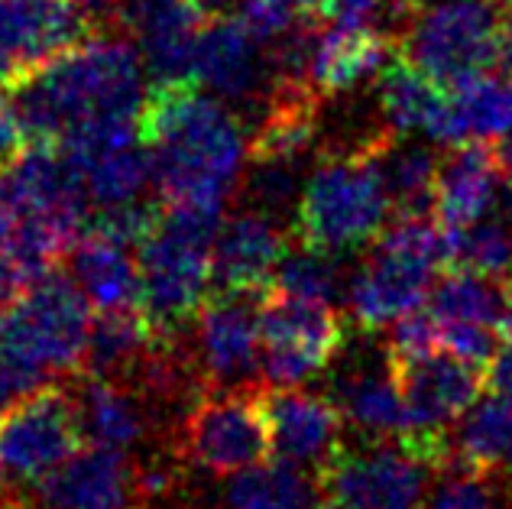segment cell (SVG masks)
I'll return each instance as SVG.
<instances>
[{
  "label": "cell",
  "instance_id": "cell-1",
  "mask_svg": "<svg viewBox=\"0 0 512 509\" xmlns=\"http://www.w3.org/2000/svg\"><path fill=\"white\" fill-rule=\"evenodd\" d=\"M140 137L169 205L224 208L250 156L244 120L192 82L153 85L140 111Z\"/></svg>",
  "mask_w": 512,
  "mask_h": 509
},
{
  "label": "cell",
  "instance_id": "cell-2",
  "mask_svg": "<svg viewBox=\"0 0 512 509\" xmlns=\"http://www.w3.org/2000/svg\"><path fill=\"white\" fill-rule=\"evenodd\" d=\"M143 56L111 33H88L36 75L13 85L30 143H62L91 120H140L146 104Z\"/></svg>",
  "mask_w": 512,
  "mask_h": 509
},
{
  "label": "cell",
  "instance_id": "cell-3",
  "mask_svg": "<svg viewBox=\"0 0 512 509\" xmlns=\"http://www.w3.org/2000/svg\"><path fill=\"white\" fill-rule=\"evenodd\" d=\"M221 208L169 205L137 247L143 312L159 338H182L214 292V240Z\"/></svg>",
  "mask_w": 512,
  "mask_h": 509
},
{
  "label": "cell",
  "instance_id": "cell-4",
  "mask_svg": "<svg viewBox=\"0 0 512 509\" xmlns=\"http://www.w3.org/2000/svg\"><path fill=\"white\" fill-rule=\"evenodd\" d=\"M386 137H393V130L373 137L360 150L325 159L308 176L299 208H295V244L325 253H350L373 244L386 231L393 198H389L380 159H376V150Z\"/></svg>",
  "mask_w": 512,
  "mask_h": 509
},
{
  "label": "cell",
  "instance_id": "cell-5",
  "mask_svg": "<svg viewBox=\"0 0 512 509\" xmlns=\"http://www.w3.org/2000/svg\"><path fill=\"white\" fill-rule=\"evenodd\" d=\"M448 266V231L435 218H396L373 240L370 257L350 276V321L376 334L428 302L438 273Z\"/></svg>",
  "mask_w": 512,
  "mask_h": 509
},
{
  "label": "cell",
  "instance_id": "cell-6",
  "mask_svg": "<svg viewBox=\"0 0 512 509\" xmlns=\"http://www.w3.org/2000/svg\"><path fill=\"white\" fill-rule=\"evenodd\" d=\"M512 33L506 0H441L428 4L399 33V52L444 88L500 69Z\"/></svg>",
  "mask_w": 512,
  "mask_h": 509
},
{
  "label": "cell",
  "instance_id": "cell-7",
  "mask_svg": "<svg viewBox=\"0 0 512 509\" xmlns=\"http://www.w3.org/2000/svg\"><path fill=\"white\" fill-rule=\"evenodd\" d=\"M85 448L69 380H52L0 412V509Z\"/></svg>",
  "mask_w": 512,
  "mask_h": 509
},
{
  "label": "cell",
  "instance_id": "cell-8",
  "mask_svg": "<svg viewBox=\"0 0 512 509\" xmlns=\"http://www.w3.org/2000/svg\"><path fill=\"white\" fill-rule=\"evenodd\" d=\"M175 454L188 471L231 477L273 458L266 386L201 390L175 435Z\"/></svg>",
  "mask_w": 512,
  "mask_h": 509
},
{
  "label": "cell",
  "instance_id": "cell-9",
  "mask_svg": "<svg viewBox=\"0 0 512 509\" xmlns=\"http://www.w3.org/2000/svg\"><path fill=\"white\" fill-rule=\"evenodd\" d=\"M78 279L52 270L10 308L0 338L39 364L49 380H69L85 367L91 315Z\"/></svg>",
  "mask_w": 512,
  "mask_h": 509
},
{
  "label": "cell",
  "instance_id": "cell-10",
  "mask_svg": "<svg viewBox=\"0 0 512 509\" xmlns=\"http://www.w3.org/2000/svg\"><path fill=\"white\" fill-rule=\"evenodd\" d=\"M263 383L305 386L321 377L347 344V318L338 305L295 299L269 289L260 299Z\"/></svg>",
  "mask_w": 512,
  "mask_h": 509
},
{
  "label": "cell",
  "instance_id": "cell-11",
  "mask_svg": "<svg viewBox=\"0 0 512 509\" xmlns=\"http://www.w3.org/2000/svg\"><path fill=\"white\" fill-rule=\"evenodd\" d=\"M435 467L415 458L396 438H363L338 451L318 474L321 493L341 509H425Z\"/></svg>",
  "mask_w": 512,
  "mask_h": 509
},
{
  "label": "cell",
  "instance_id": "cell-12",
  "mask_svg": "<svg viewBox=\"0 0 512 509\" xmlns=\"http://www.w3.org/2000/svg\"><path fill=\"white\" fill-rule=\"evenodd\" d=\"M17 503L23 509H156V493L146 458L88 445Z\"/></svg>",
  "mask_w": 512,
  "mask_h": 509
},
{
  "label": "cell",
  "instance_id": "cell-13",
  "mask_svg": "<svg viewBox=\"0 0 512 509\" xmlns=\"http://www.w3.org/2000/svg\"><path fill=\"white\" fill-rule=\"evenodd\" d=\"M260 299L214 292L195 318L192 354L205 390L218 386H260L263 383V341H260ZM266 386V383H263Z\"/></svg>",
  "mask_w": 512,
  "mask_h": 509
},
{
  "label": "cell",
  "instance_id": "cell-14",
  "mask_svg": "<svg viewBox=\"0 0 512 509\" xmlns=\"http://www.w3.org/2000/svg\"><path fill=\"white\" fill-rule=\"evenodd\" d=\"M88 36L75 0H0V85H20Z\"/></svg>",
  "mask_w": 512,
  "mask_h": 509
},
{
  "label": "cell",
  "instance_id": "cell-15",
  "mask_svg": "<svg viewBox=\"0 0 512 509\" xmlns=\"http://www.w3.org/2000/svg\"><path fill=\"white\" fill-rule=\"evenodd\" d=\"M292 234L260 208L234 211L221 221L214 240V292L224 296H266L282 260L292 250ZM211 292V296H214Z\"/></svg>",
  "mask_w": 512,
  "mask_h": 509
},
{
  "label": "cell",
  "instance_id": "cell-16",
  "mask_svg": "<svg viewBox=\"0 0 512 509\" xmlns=\"http://www.w3.org/2000/svg\"><path fill=\"white\" fill-rule=\"evenodd\" d=\"M273 458L299 464L315 477L344 448V412L331 396L305 386H266Z\"/></svg>",
  "mask_w": 512,
  "mask_h": 509
},
{
  "label": "cell",
  "instance_id": "cell-17",
  "mask_svg": "<svg viewBox=\"0 0 512 509\" xmlns=\"http://www.w3.org/2000/svg\"><path fill=\"white\" fill-rule=\"evenodd\" d=\"M120 17L137 39L153 82H192L205 17L192 0H124Z\"/></svg>",
  "mask_w": 512,
  "mask_h": 509
},
{
  "label": "cell",
  "instance_id": "cell-18",
  "mask_svg": "<svg viewBox=\"0 0 512 509\" xmlns=\"http://www.w3.org/2000/svg\"><path fill=\"white\" fill-rule=\"evenodd\" d=\"M195 82L221 101H260L273 82L269 46L237 17L211 23L198 39Z\"/></svg>",
  "mask_w": 512,
  "mask_h": 509
},
{
  "label": "cell",
  "instance_id": "cell-19",
  "mask_svg": "<svg viewBox=\"0 0 512 509\" xmlns=\"http://www.w3.org/2000/svg\"><path fill=\"white\" fill-rule=\"evenodd\" d=\"M376 101L393 133L419 130L431 143L451 146V88L435 82L399 49L376 75Z\"/></svg>",
  "mask_w": 512,
  "mask_h": 509
},
{
  "label": "cell",
  "instance_id": "cell-20",
  "mask_svg": "<svg viewBox=\"0 0 512 509\" xmlns=\"http://www.w3.org/2000/svg\"><path fill=\"white\" fill-rule=\"evenodd\" d=\"M4 182L17 202L20 214H62V218H85L88 182L72 153H65L56 143H33L17 163L4 172Z\"/></svg>",
  "mask_w": 512,
  "mask_h": 509
},
{
  "label": "cell",
  "instance_id": "cell-21",
  "mask_svg": "<svg viewBox=\"0 0 512 509\" xmlns=\"http://www.w3.org/2000/svg\"><path fill=\"white\" fill-rule=\"evenodd\" d=\"M500 156L483 140L457 143L441 159L435 214L444 231L483 221L500 198Z\"/></svg>",
  "mask_w": 512,
  "mask_h": 509
},
{
  "label": "cell",
  "instance_id": "cell-22",
  "mask_svg": "<svg viewBox=\"0 0 512 509\" xmlns=\"http://www.w3.org/2000/svg\"><path fill=\"white\" fill-rule=\"evenodd\" d=\"M399 49L396 36H386L373 26L338 23L334 30L318 36L312 59V85L321 98L347 95L367 78L380 75L383 65Z\"/></svg>",
  "mask_w": 512,
  "mask_h": 509
},
{
  "label": "cell",
  "instance_id": "cell-23",
  "mask_svg": "<svg viewBox=\"0 0 512 509\" xmlns=\"http://www.w3.org/2000/svg\"><path fill=\"white\" fill-rule=\"evenodd\" d=\"M328 396L338 403L344 422L360 438H399L402 428H406V406H402L386 351L380 364H357L334 373Z\"/></svg>",
  "mask_w": 512,
  "mask_h": 509
},
{
  "label": "cell",
  "instance_id": "cell-24",
  "mask_svg": "<svg viewBox=\"0 0 512 509\" xmlns=\"http://www.w3.org/2000/svg\"><path fill=\"white\" fill-rule=\"evenodd\" d=\"M72 276L98 312L143 305L140 263L130 257V247L98 231L85 234L72 250Z\"/></svg>",
  "mask_w": 512,
  "mask_h": 509
},
{
  "label": "cell",
  "instance_id": "cell-25",
  "mask_svg": "<svg viewBox=\"0 0 512 509\" xmlns=\"http://www.w3.org/2000/svg\"><path fill=\"white\" fill-rule=\"evenodd\" d=\"M156 344H159V334L153 328L150 315L143 312V305L98 312V318H91L82 370L101 373V377H114V380H127Z\"/></svg>",
  "mask_w": 512,
  "mask_h": 509
},
{
  "label": "cell",
  "instance_id": "cell-26",
  "mask_svg": "<svg viewBox=\"0 0 512 509\" xmlns=\"http://www.w3.org/2000/svg\"><path fill=\"white\" fill-rule=\"evenodd\" d=\"M396 218H435L441 159L425 143H402L396 133L376 150Z\"/></svg>",
  "mask_w": 512,
  "mask_h": 509
},
{
  "label": "cell",
  "instance_id": "cell-27",
  "mask_svg": "<svg viewBox=\"0 0 512 509\" xmlns=\"http://www.w3.org/2000/svg\"><path fill=\"white\" fill-rule=\"evenodd\" d=\"M512 305V283L464 266H444L431 286L428 308L441 321H474L500 331Z\"/></svg>",
  "mask_w": 512,
  "mask_h": 509
},
{
  "label": "cell",
  "instance_id": "cell-28",
  "mask_svg": "<svg viewBox=\"0 0 512 509\" xmlns=\"http://www.w3.org/2000/svg\"><path fill=\"white\" fill-rule=\"evenodd\" d=\"M512 137V75L483 72L451 88V146Z\"/></svg>",
  "mask_w": 512,
  "mask_h": 509
},
{
  "label": "cell",
  "instance_id": "cell-29",
  "mask_svg": "<svg viewBox=\"0 0 512 509\" xmlns=\"http://www.w3.org/2000/svg\"><path fill=\"white\" fill-rule=\"evenodd\" d=\"M451 445V458L457 461L483 467V471L512 474V396L490 390L483 393L461 415Z\"/></svg>",
  "mask_w": 512,
  "mask_h": 509
},
{
  "label": "cell",
  "instance_id": "cell-30",
  "mask_svg": "<svg viewBox=\"0 0 512 509\" xmlns=\"http://www.w3.org/2000/svg\"><path fill=\"white\" fill-rule=\"evenodd\" d=\"M78 166L85 172L88 195L101 208L137 202L146 185H150V179H156L153 153H150V146L143 143V137L107 146V150H98V153H88L78 159Z\"/></svg>",
  "mask_w": 512,
  "mask_h": 509
},
{
  "label": "cell",
  "instance_id": "cell-31",
  "mask_svg": "<svg viewBox=\"0 0 512 509\" xmlns=\"http://www.w3.org/2000/svg\"><path fill=\"white\" fill-rule=\"evenodd\" d=\"M512 474L483 471V467L451 458L431 477L425 509H509Z\"/></svg>",
  "mask_w": 512,
  "mask_h": 509
},
{
  "label": "cell",
  "instance_id": "cell-32",
  "mask_svg": "<svg viewBox=\"0 0 512 509\" xmlns=\"http://www.w3.org/2000/svg\"><path fill=\"white\" fill-rule=\"evenodd\" d=\"M273 289L295 299L341 305L347 302L350 279L341 270V253H325V250L299 244L286 253V260H282L279 273L273 279Z\"/></svg>",
  "mask_w": 512,
  "mask_h": 509
},
{
  "label": "cell",
  "instance_id": "cell-33",
  "mask_svg": "<svg viewBox=\"0 0 512 509\" xmlns=\"http://www.w3.org/2000/svg\"><path fill=\"white\" fill-rule=\"evenodd\" d=\"M448 266H464L512 283V237L500 221L483 218L470 227L448 231Z\"/></svg>",
  "mask_w": 512,
  "mask_h": 509
},
{
  "label": "cell",
  "instance_id": "cell-34",
  "mask_svg": "<svg viewBox=\"0 0 512 509\" xmlns=\"http://www.w3.org/2000/svg\"><path fill=\"white\" fill-rule=\"evenodd\" d=\"M302 166L299 163H250L247 195L253 208L266 214H282L289 208H299L302 198Z\"/></svg>",
  "mask_w": 512,
  "mask_h": 509
},
{
  "label": "cell",
  "instance_id": "cell-35",
  "mask_svg": "<svg viewBox=\"0 0 512 509\" xmlns=\"http://www.w3.org/2000/svg\"><path fill=\"white\" fill-rule=\"evenodd\" d=\"M159 218H163L159 205H146L137 198V202L101 208V214L91 224V231L104 234L107 240H117V244H124V247H140L143 240L156 231Z\"/></svg>",
  "mask_w": 512,
  "mask_h": 509
},
{
  "label": "cell",
  "instance_id": "cell-36",
  "mask_svg": "<svg viewBox=\"0 0 512 509\" xmlns=\"http://www.w3.org/2000/svg\"><path fill=\"white\" fill-rule=\"evenodd\" d=\"M46 383L52 380L43 367L33 364L23 351H17L10 341L0 338V412Z\"/></svg>",
  "mask_w": 512,
  "mask_h": 509
},
{
  "label": "cell",
  "instance_id": "cell-37",
  "mask_svg": "<svg viewBox=\"0 0 512 509\" xmlns=\"http://www.w3.org/2000/svg\"><path fill=\"white\" fill-rule=\"evenodd\" d=\"M237 20L244 23L263 46H273L279 36H286L292 26L302 20V13H295L289 4H282V0H247V4L237 10Z\"/></svg>",
  "mask_w": 512,
  "mask_h": 509
},
{
  "label": "cell",
  "instance_id": "cell-38",
  "mask_svg": "<svg viewBox=\"0 0 512 509\" xmlns=\"http://www.w3.org/2000/svg\"><path fill=\"white\" fill-rule=\"evenodd\" d=\"M30 150V133L20 117L13 88L0 85V172H7L17 159Z\"/></svg>",
  "mask_w": 512,
  "mask_h": 509
},
{
  "label": "cell",
  "instance_id": "cell-39",
  "mask_svg": "<svg viewBox=\"0 0 512 509\" xmlns=\"http://www.w3.org/2000/svg\"><path fill=\"white\" fill-rule=\"evenodd\" d=\"M380 10H386V0H318V17L334 23L367 26Z\"/></svg>",
  "mask_w": 512,
  "mask_h": 509
},
{
  "label": "cell",
  "instance_id": "cell-40",
  "mask_svg": "<svg viewBox=\"0 0 512 509\" xmlns=\"http://www.w3.org/2000/svg\"><path fill=\"white\" fill-rule=\"evenodd\" d=\"M487 390L512 396V341H503L493 364L487 367Z\"/></svg>",
  "mask_w": 512,
  "mask_h": 509
},
{
  "label": "cell",
  "instance_id": "cell-41",
  "mask_svg": "<svg viewBox=\"0 0 512 509\" xmlns=\"http://www.w3.org/2000/svg\"><path fill=\"white\" fill-rule=\"evenodd\" d=\"M17 218H20V208H17V202H13L7 182L0 179V250H4V244L13 234V227H17Z\"/></svg>",
  "mask_w": 512,
  "mask_h": 509
},
{
  "label": "cell",
  "instance_id": "cell-42",
  "mask_svg": "<svg viewBox=\"0 0 512 509\" xmlns=\"http://www.w3.org/2000/svg\"><path fill=\"white\" fill-rule=\"evenodd\" d=\"M192 4L205 13V17H224V13L231 10H240L247 4V0H192Z\"/></svg>",
  "mask_w": 512,
  "mask_h": 509
},
{
  "label": "cell",
  "instance_id": "cell-43",
  "mask_svg": "<svg viewBox=\"0 0 512 509\" xmlns=\"http://www.w3.org/2000/svg\"><path fill=\"white\" fill-rule=\"evenodd\" d=\"M78 7H82L88 17H104V13H111L114 7H120L124 0H75Z\"/></svg>",
  "mask_w": 512,
  "mask_h": 509
},
{
  "label": "cell",
  "instance_id": "cell-44",
  "mask_svg": "<svg viewBox=\"0 0 512 509\" xmlns=\"http://www.w3.org/2000/svg\"><path fill=\"white\" fill-rule=\"evenodd\" d=\"M496 156H500V169H503V179L512 185V137H506L500 146H496Z\"/></svg>",
  "mask_w": 512,
  "mask_h": 509
},
{
  "label": "cell",
  "instance_id": "cell-45",
  "mask_svg": "<svg viewBox=\"0 0 512 509\" xmlns=\"http://www.w3.org/2000/svg\"><path fill=\"white\" fill-rule=\"evenodd\" d=\"M282 4H289L302 17H318V0H282Z\"/></svg>",
  "mask_w": 512,
  "mask_h": 509
},
{
  "label": "cell",
  "instance_id": "cell-46",
  "mask_svg": "<svg viewBox=\"0 0 512 509\" xmlns=\"http://www.w3.org/2000/svg\"><path fill=\"white\" fill-rule=\"evenodd\" d=\"M500 338L503 341H512V305H509V312H506L503 325H500Z\"/></svg>",
  "mask_w": 512,
  "mask_h": 509
},
{
  "label": "cell",
  "instance_id": "cell-47",
  "mask_svg": "<svg viewBox=\"0 0 512 509\" xmlns=\"http://www.w3.org/2000/svg\"><path fill=\"white\" fill-rule=\"evenodd\" d=\"M315 509H341V506L334 503V500H328V497H321V503H318Z\"/></svg>",
  "mask_w": 512,
  "mask_h": 509
},
{
  "label": "cell",
  "instance_id": "cell-48",
  "mask_svg": "<svg viewBox=\"0 0 512 509\" xmlns=\"http://www.w3.org/2000/svg\"><path fill=\"white\" fill-rule=\"evenodd\" d=\"M7 315H10V308H7V305H0V334H4V325H7Z\"/></svg>",
  "mask_w": 512,
  "mask_h": 509
},
{
  "label": "cell",
  "instance_id": "cell-49",
  "mask_svg": "<svg viewBox=\"0 0 512 509\" xmlns=\"http://www.w3.org/2000/svg\"><path fill=\"white\" fill-rule=\"evenodd\" d=\"M422 4L428 7V4H441V0H422Z\"/></svg>",
  "mask_w": 512,
  "mask_h": 509
},
{
  "label": "cell",
  "instance_id": "cell-50",
  "mask_svg": "<svg viewBox=\"0 0 512 509\" xmlns=\"http://www.w3.org/2000/svg\"><path fill=\"white\" fill-rule=\"evenodd\" d=\"M509 237H512V221H509Z\"/></svg>",
  "mask_w": 512,
  "mask_h": 509
}]
</instances>
